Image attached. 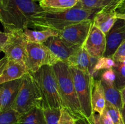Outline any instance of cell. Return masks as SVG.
<instances>
[{
	"instance_id": "obj_32",
	"label": "cell",
	"mask_w": 125,
	"mask_h": 124,
	"mask_svg": "<svg viewBox=\"0 0 125 124\" xmlns=\"http://www.w3.org/2000/svg\"><path fill=\"white\" fill-rule=\"evenodd\" d=\"M112 10L114 11L116 14H125V0H120Z\"/></svg>"
},
{
	"instance_id": "obj_25",
	"label": "cell",
	"mask_w": 125,
	"mask_h": 124,
	"mask_svg": "<svg viewBox=\"0 0 125 124\" xmlns=\"http://www.w3.org/2000/svg\"><path fill=\"white\" fill-rule=\"evenodd\" d=\"M115 65V62L114 60L112 57H103L98 58L97 63L94 67L92 77L95 79L98 74H100V71L112 68Z\"/></svg>"
},
{
	"instance_id": "obj_6",
	"label": "cell",
	"mask_w": 125,
	"mask_h": 124,
	"mask_svg": "<svg viewBox=\"0 0 125 124\" xmlns=\"http://www.w3.org/2000/svg\"><path fill=\"white\" fill-rule=\"evenodd\" d=\"M70 69L73 75L76 93L82 112L86 119H92L94 113L92 106L91 96L94 77L87 72L83 71L73 67H70Z\"/></svg>"
},
{
	"instance_id": "obj_13",
	"label": "cell",
	"mask_w": 125,
	"mask_h": 124,
	"mask_svg": "<svg viewBox=\"0 0 125 124\" xmlns=\"http://www.w3.org/2000/svg\"><path fill=\"white\" fill-rule=\"evenodd\" d=\"M21 79L0 84V113L12 108L20 87Z\"/></svg>"
},
{
	"instance_id": "obj_34",
	"label": "cell",
	"mask_w": 125,
	"mask_h": 124,
	"mask_svg": "<svg viewBox=\"0 0 125 124\" xmlns=\"http://www.w3.org/2000/svg\"><path fill=\"white\" fill-rule=\"evenodd\" d=\"M8 38V34L5 32L0 31V48L2 49L5 43L6 42Z\"/></svg>"
},
{
	"instance_id": "obj_10",
	"label": "cell",
	"mask_w": 125,
	"mask_h": 124,
	"mask_svg": "<svg viewBox=\"0 0 125 124\" xmlns=\"http://www.w3.org/2000/svg\"><path fill=\"white\" fill-rule=\"evenodd\" d=\"M83 47L92 57L96 58L104 57L106 47V34L93 24Z\"/></svg>"
},
{
	"instance_id": "obj_20",
	"label": "cell",
	"mask_w": 125,
	"mask_h": 124,
	"mask_svg": "<svg viewBox=\"0 0 125 124\" xmlns=\"http://www.w3.org/2000/svg\"><path fill=\"white\" fill-rule=\"evenodd\" d=\"M120 0H79L76 6L85 9L112 10Z\"/></svg>"
},
{
	"instance_id": "obj_8",
	"label": "cell",
	"mask_w": 125,
	"mask_h": 124,
	"mask_svg": "<svg viewBox=\"0 0 125 124\" xmlns=\"http://www.w3.org/2000/svg\"><path fill=\"white\" fill-rule=\"evenodd\" d=\"M7 34L8 38L2 47V52L9 60L25 63L28 41L24 30H14Z\"/></svg>"
},
{
	"instance_id": "obj_2",
	"label": "cell",
	"mask_w": 125,
	"mask_h": 124,
	"mask_svg": "<svg viewBox=\"0 0 125 124\" xmlns=\"http://www.w3.org/2000/svg\"><path fill=\"white\" fill-rule=\"evenodd\" d=\"M42 11L32 0H0V22L6 33L28 28L31 17Z\"/></svg>"
},
{
	"instance_id": "obj_27",
	"label": "cell",
	"mask_w": 125,
	"mask_h": 124,
	"mask_svg": "<svg viewBox=\"0 0 125 124\" xmlns=\"http://www.w3.org/2000/svg\"><path fill=\"white\" fill-rule=\"evenodd\" d=\"M104 109L112 118L114 124H118L122 120L120 111L115 106L109 103L108 102H106Z\"/></svg>"
},
{
	"instance_id": "obj_19",
	"label": "cell",
	"mask_w": 125,
	"mask_h": 124,
	"mask_svg": "<svg viewBox=\"0 0 125 124\" xmlns=\"http://www.w3.org/2000/svg\"><path fill=\"white\" fill-rule=\"evenodd\" d=\"M24 35L29 42L43 44L51 36H58V32L52 29L32 30L26 28L24 30Z\"/></svg>"
},
{
	"instance_id": "obj_17",
	"label": "cell",
	"mask_w": 125,
	"mask_h": 124,
	"mask_svg": "<svg viewBox=\"0 0 125 124\" xmlns=\"http://www.w3.org/2000/svg\"><path fill=\"white\" fill-rule=\"evenodd\" d=\"M90 55L83 46L77 49L70 55L67 64L69 66L89 72Z\"/></svg>"
},
{
	"instance_id": "obj_1",
	"label": "cell",
	"mask_w": 125,
	"mask_h": 124,
	"mask_svg": "<svg viewBox=\"0 0 125 124\" xmlns=\"http://www.w3.org/2000/svg\"><path fill=\"white\" fill-rule=\"evenodd\" d=\"M98 12L97 10L85 9L77 6L63 11L43 10L31 17L29 27L41 30L49 29L59 32L70 25L93 18Z\"/></svg>"
},
{
	"instance_id": "obj_18",
	"label": "cell",
	"mask_w": 125,
	"mask_h": 124,
	"mask_svg": "<svg viewBox=\"0 0 125 124\" xmlns=\"http://www.w3.org/2000/svg\"><path fill=\"white\" fill-rule=\"evenodd\" d=\"M79 0H40L39 5L45 11H63L75 7Z\"/></svg>"
},
{
	"instance_id": "obj_23",
	"label": "cell",
	"mask_w": 125,
	"mask_h": 124,
	"mask_svg": "<svg viewBox=\"0 0 125 124\" xmlns=\"http://www.w3.org/2000/svg\"><path fill=\"white\" fill-rule=\"evenodd\" d=\"M112 68L115 74L114 86L120 91L125 87V62H115Z\"/></svg>"
},
{
	"instance_id": "obj_42",
	"label": "cell",
	"mask_w": 125,
	"mask_h": 124,
	"mask_svg": "<svg viewBox=\"0 0 125 124\" xmlns=\"http://www.w3.org/2000/svg\"><path fill=\"white\" fill-rule=\"evenodd\" d=\"M1 52H2V49L0 48V53H1Z\"/></svg>"
},
{
	"instance_id": "obj_24",
	"label": "cell",
	"mask_w": 125,
	"mask_h": 124,
	"mask_svg": "<svg viewBox=\"0 0 125 124\" xmlns=\"http://www.w3.org/2000/svg\"><path fill=\"white\" fill-rule=\"evenodd\" d=\"M42 109L46 124H59L61 116V108L47 106Z\"/></svg>"
},
{
	"instance_id": "obj_31",
	"label": "cell",
	"mask_w": 125,
	"mask_h": 124,
	"mask_svg": "<svg viewBox=\"0 0 125 124\" xmlns=\"http://www.w3.org/2000/svg\"><path fill=\"white\" fill-rule=\"evenodd\" d=\"M115 62H125V41H123L118 47L112 55Z\"/></svg>"
},
{
	"instance_id": "obj_7",
	"label": "cell",
	"mask_w": 125,
	"mask_h": 124,
	"mask_svg": "<svg viewBox=\"0 0 125 124\" xmlns=\"http://www.w3.org/2000/svg\"><path fill=\"white\" fill-rule=\"evenodd\" d=\"M58 62L45 44L28 41L25 64L29 73L32 74L43 66H53Z\"/></svg>"
},
{
	"instance_id": "obj_5",
	"label": "cell",
	"mask_w": 125,
	"mask_h": 124,
	"mask_svg": "<svg viewBox=\"0 0 125 124\" xmlns=\"http://www.w3.org/2000/svg\"><path fill=\"white\" fill-rule=\"evenodd\" d=\"M32 75L42 96L43 108L47 106L63 108L57 80L52 66H43Z\"/></svg>"
},
{
	"instance_id": "obj_37",
	"label": "cell",
	"mask_w": 125,
	"mask_h": 124,
	"mask_svg": "<svg viewBox=\"0 0 125 124\" xmlns=\"http://www.w3.org/2000/svg\"><path fill=\"white\" fill-rule=\"evenodd\" d=\"M120 111L121 115H122V120H123V124H125V104H123V107H122V108Z\"/></svg>"
},
{
	"instance_id": "obj_22",
	"label": "cell",
	"mask_w": 125,
	"mask_h": 124,
	"mask_svg": "<svg viewBox=\"0 0 125 124\" xmlns=\"http://www.w3.org/2000/svg\"><path fill=\"white\" fill-rule=\"evenodd\" d=\"M101 83L104 90L106 102L114 105L120 110L123 106L120 91L115 88L114 85H107L103 81Z\"/></svg>"
},
{
	"instance_id": "obj_41",
	"label": "cell",
	"mask_w": 125,
	"mask_h": 124,
	"mask_svg": "<svg viewBox=\"0 0 125 124\" xmlns=\"http://www.w3.org/2000/svg\"><path fill=\"white\" fill-rule=\"evenodd\" d=\"M32 1H34V2H36V1H40V0H32Z\"/></svg>"
},
{
	"instance_id": "obj_16",
	"label": "cell",
	"mask_w": 125,
	"mask_h": 124,
	"mask_svg": "<svg viewBox=\"0 0 125 124\" xmlns=\"http://www.w3.org/2000/svg\"><path fill=\"white\" fill-rule=\"evenodd\" d=\"M117 19L114 11L103 9L93 17V24L106 34L113 27Z\"/></svg>"
},
{
	"instance_id": "obj_36",
	"label": "cell",
	"mask_w": 125,
	"mask_h": 124,
	"mask_svg": "<svg viewBox=\"0 0 125 124\" xmlns=\"http://www.w3.org/2000/svg\"><path fill=\"white\" fill-rule=\"evenodd\" d=\"M75 124H93V119H87L84 118L83 119H80L75 121Z\"/></svg>"
},
{
	"instance_id": "obj_21",
	"label": "cell",
	"mask_w": 125,
	"mask_h": 124,
	"mask_svg": "<svg viewBox=\"0 0 125 124\" xmlns=\"http://www.w3.org/2000/svg\"><path fill=\"white\" fill-rule=\"evenodd\" d=\"M18 124H46L42 108L35 107L27 113L20 114Z\"/></svg>"
},
{
	"instance_id": "obj_29",
	"label": "cell",
	"mask_w": 125,
	"mask_h": 124,
	"mask_svg": "<svg viewBox=\"0 0 125 124\" xmlns=\"http://www.w3.org/2000/svg\"><path fill=\"white\" fill-rule=\"evenodd\" d=\"M100 75L101 81L107 85H114L115 74L113 68L102 70V72H100Z\"/></svg>"
},
{
	"instance_id": "obj_35",
	"label": "cell",
	"mask_w": 125,
	"mask_h": 124,
	"mask_svg": "<svg viewBox=\"0 0 125 124\" xmlns=\"http://www.w3.org/2000/svg\"><path fill=\"white\" fill-rule=\"evenodd\" d=\"M9 59L7 58V57H6V56L0 60V75H1V74L2 73L3 71L4 70L5 68H6Z\"/></svg>"
},
{
	"instance_id": "obj_11",
	"label": "cell",
	"mask_w": 125,
	"mask_h": 124,
	"mask_svg": "<svg viewBox=\"0 0 125 124\" xmlns=\"http://www.w3.org/2000/svg\"><path fill=\"white\" fill-rule=\"evenodd\" d=\"M106 36V47L104 57H112L120 45L125 41V19L118 18Z\"/></svg>"
},
{
	"instance_id": "obj_38",
	"label": "cell",
	"mask_w": 125,
	"mask_h": 124,
	"mask_svg": "<svg viewBox=\"0 0 125 124\" xmlns=\"http://www.w3.org/2000/svg\"><path fill=\"white\" fill-rule=\"evenodd\" d=\"M120 93L123 104L125 105V87L120 90Z\"/></svg>"
},
{
	"instance_id": "obj_15",
	"label": "cell",
	"mask_w": 125,
	"mask_h": 124,
	"mask_svg": "<svg viewBox=\"0 0 125 124\" xmlns=\"http://www.w3.org/2000/svg\"><path fill=\"white\" fill-rule=\"evenodd\" d=\"M91 102L93 113L102 114L105 108L106 100L104 90L100 79L98 80L93 78Z\"/></svg>"
},
{
	"instance_id": "obj_9",
	"label": "cell",
	"mask_w": 125,
	"mask_h": 124,
	"mask_svg": "<svg viewBox=\"0 0 125 124\" xmlns=\"http://www.w3.org/2000/svg\"><path fill=\"white\" fill-rule=\"evenodd\" d=\"M93 25V18L72 24L61 31L58 36L71 44L79 47L84 46Z\"/></svg>"
},
{
	"instance_id": "obj_30",
	"label": "cell",
	"mask_w": 125,
	"mask_h": 124,
	"mask_svg": "<svg viewBox=\"0 0 125 124\" xmlns=\"http://www.w3.org/2000/svg\"><path fill=\"white\" fill-rule=\"evenodd\" d=\"M59 124H75V120L65 108H61V116Z\"/></svg>"
},
{
	"instance_id": "obj_40",
	"label": "cell",
	"mask_w": 125,
	"mask_h": 124,
	"mask_svg": "<svg viewBox=\"0 0 125 124\" xmlns=\"http://www.w3.org/2000/svg\"><path fill=\"white\" fill-rule=\"evenodd\" d=\"M123 124V120H122V121H121V122H120L118 123V124Z\"/></svg>"
},
{
	"instance_id": "obj_26",
	"label": "cell",
	"mask_w": 125,
	"mask_h": 124,
	"mask_svg": "<svg viewBox=\"0 0 125 124\" xmlns=\"http://www.w3.org/2000/svg\"><path fill=\"white\" fill-rule=\"evenodd\" d=\"M20 114L13 109L0 113V124H18Z\"/></svg>"
},
{
	"instance_id": "obj_33",
	"label": "cell",
	"mask_w": 125,
	"mask_h": 124,
	"mask_svg": "<svg viewBox=\"0 0 125 124\" xmlns=\"http://www.w3.org/2000/svg\"><path fill=\"white\" fill-rule=\"evenodd\" d=\"M98 58H95L90 55V59H89V72L91 76H92L93 71H94V67L95 64L97 63Z\"/></svg>"
},
{
	"instance_id": "obj_39",
	"label": "cell",
	"mask_w": 125,
	"mask_h": 124,
	"mask_svg": "<svg viewBox=\"0 0 125 124\" xmlns=\"http://www.w3.org/2000/svg\"><path fill=\"white\" fill-rule=\"evenodd\" d=\"M116 17L118 19H125V14H116Z\"/></svg>"
},
{
	"instance_id": "obj_4",
	"label": "cell",
	"mask_w": 125,
	"mask_h": 124,
	"mask_svg": "<svg viewBox=\"0 0 125 124\" xmlns=\"http://www.w3.org/2000/svg\"><path fill=\"white\" fill-rule=\"evenodd\" d=\"M35 107L43 109L44 102L34 77L28 72L21 78L20 89L11 109L22 114Z\"/></svg>"
},
{
	"instance_id": "obj_28",
	"label": "cell",
	"mask_w": 125,
	"mask_h": 124,
	"mask_svg": "<svg viewBox=\"0 0 125 124\" xmlns=\"http://www.w3.org/2000/svg\"><path fill=\"white\" fill-rule=\"evenodd\" d=\"M94 113L93 115V124H114L112 118L105 109L102 114Z\"/></svg>"
},
{
	"instance_id": "obj_14",
	"label": "cell",
	"mask_w": 125,
	"mask_h": 124,
	"mask_svg": "<svg viewBox=\"0 0 125 124\" xmlns=\"http://www.w3.org/2000/svg\"><path fill=\"white\" fill-rule=\"evenodd\" d=\"M28 72H29L25 63L9 60L4 70L0 75V84L21 79Z\"/></svg>"
},
{
	"instance_id": "obj_3",
	"label": "cell",
	"mask_w": 125,
	"mask_h": 124,
	"mask_svg": "<svg viewBox=\"0 0 125 124\" xmlns=\"http://www.w3.org/2000/svg\"><path fill=\"white\" fill-rule=\"evenodd\" d=\"M52 66L57 80L63 107L68 110L75 121L85 118L76 93L70 67L62 62H58Z\"/></svg>"
},
{
	"instance_id": "obj_12",
	"label": "cell",
	"mask_w": 125,
	"mask_h": 124,
	"mask_svg": "<svg viewBox=\"0 0 125 124\" xmlns=\"http://www.w3.org/2000/svg\"><path fill=\"white\" fill-rule=\"evenodd\" d=\"M44 44L50 49L58 61L67 64L71 55L79 47L67 42L59 36H51Z\"/></svg>"
}]
</instances>
